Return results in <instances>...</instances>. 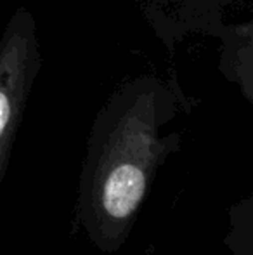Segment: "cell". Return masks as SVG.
I'll return each mask as SVG.
<instances>
[{"label": "cell", "mask_w": 253, "mask_h": 255, "mask_svg": "<svg viewBox=\"0 0 253 255\" xmlns=\"http://www.w3.org/2000/svg\"><path fill=\"white\" fill-rule=\"evenodd\" d=\"M224 245L231 255H253V195L227 210Z\"/></svg>", "instance_id": "obj_5"}, {"label": "cell", "mask_w": 253, "mask_h": 255, "mask_svg": "<svg viewBox=\"0 0 253 255\" xmlns=\"http://www.w3.org/2000/svg\"><path fill=\"white\" fill-rule=\"evenodd\" d=\"M182 106L175 84L146 73L118 84L99 108L75 203L77 228L99 252L125 245L160 168L180 149L182 135L169 125Z\"/></svg>", "instance_id": "obj_1"}, {"label": "cell", "mask_w": 253, "mask_h": 255, "mask_svg": "<svg viewBox=\"0 0 253 255\" xmlns=\"http://www.w3.org/2000/svg\"><path fill=\"white\" fill-rule=\"evenodd\" d=\"M215 38L220 75L253 108V14L240 23H224Z\"/></svg>", "instance_id": "obj_4"}, {"label": "cell", "mask_w": 253, "mask_h": 255, "mask_svg": "<svg viewBox=\"0 0 253 255\" xmlns=\"http://www.w3.org/2000/svg\"><path fill=\"white\" fill-rule=\"evenodd\" d=\"M40 68L37 23L30 9L19 5L0 37V188Z\"/></svg>", "instance_id": "obj_2"}, {"label": "cell", "mask_w": 253, "mask_h": 255, "mask_svg": "<svg viewBox=\"0 0 253 255\" xmlns=\"http://www.w3.org/2000/svg\"><path fill=\"white\" fill-rule=\"evenodd\" d=\"M151 26L170 45L194 33L212 35L222 28L234 0H135Z\"/></svg>", "instance_id": "obj_3"}]
</instances>
